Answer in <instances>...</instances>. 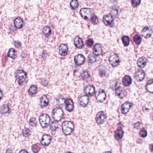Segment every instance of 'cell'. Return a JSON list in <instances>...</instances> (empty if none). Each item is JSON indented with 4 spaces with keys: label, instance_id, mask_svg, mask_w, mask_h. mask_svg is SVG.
I'll return each instance as SVG.
<instances>
[{
    "label": "cell",
    "instance_id": "cell-1",
    "mask_svg": "<svg viewBox=\"0 0 153 153\" xmlns=\"http://www.w3.org/2000/svg\"><path fill=\"white\" fill-rule=\"evenodd\" d=\"M62 128L64 134L68 135L72 133L74 128V125L71 121H64L62 124Z\"/></svg>",
    "mask_w": 153,
    "mask_h": 153
},
{
    "label": "cell",
    "instance_id": "cell-2",
    "mask_svg": "<svg viewBox=\"0 0 153 153\" xmlns=\"http://www.w3.org/2000/svg\"><path fill=\"white\" fill-rule=\"evenodd\" d=\"M15 77L17 79L18 84L20 85H22L26 79L27 74L22 70H18L15 73Z\"/></svg>",
    "mask_w": 153,
    "mask_h": 153
},
{
    "label": "cell",
    "instance_id": "cell-3",
    "mask_svg": "<svg viewBox=\"0 0 153 153\" xmlns=\"http://www.w3.org/2000/svg\"><path fill=\"white\" fill-rule=\"evenodd\" d=\"M93 11L90 8H82L80 10V14L83 19L85 20H89L93 15Z\"/></svg>",
    "mask_w": 153,
    "mask_h": 153
},
{
    "label": "cell",
    "instance_id": "cell-4",
    "mask_svg": "<svg viewBox=\"0 0 153 153\" xmlns=\"http://www.w3.org/2000/svg\"><path fill=\"white\" fill-rule=\"evenodd\" d=\"M39 121L40 125L43 128H46L48 126V124L49 123L50 118L49 116L47 114H44L40 116Z\"/></svg>",
    "mask_w": 153,
    "mask_h": 153
},
{
    "label": "cell",
    "instance_id": "cell-5",
    "mask_svg": "<svg viewBox=\"0 0 153 153\" xmlns=\"http://www.w3.org/2000/svg\"><path fill=\"white\" fill-rule=\"evenodd\" d=\"M63 113V111L61 109H55L52 112V116L55 120L59 121L62 118Z\"/></svg>",
    "mask_w": 153,
    "mask_h": 153
},
{
    "label": "cell",
    "instance_id": "cell-6",
    "mask_svg": "<svg viewBox=\"0 0 153 153\" xmlns=\"http://www.w3.org/2000/svg\"><path fill=\"white\" fill-rule=\"evenodd\" d=\"M109 61L110 63L111 64V66L114 67H116L118 66L120 62L119 57L118 55L116 54L111 55V56L109 57Z\"/></svg>",
    "mask_w": 153,
    "mask_h": 153
},
{
    "label": "cell",
    "instance_id": "cell-7",
    "mask_svg": "<svg viewBox=\"0 0 153 153\" xmlns=\"http://www.w3.org/2000/svg\"><path fill=\"white\" fill-rule=\"evenodd\" d=\"M95 96L97 100L99 102H102L106 98V94L105 92L103 89H99L97 92Z\"/></svg>",
    "mask_w": 153,
    "mask_h": 153
},
{
    "label": "cell",
    "instance_id": "cell-8",
    "mask_svg": "<svg viewBox=\"0 0 153 153\" xmlns=\"http://www.w3.org/2000/svg\"><path fill=\"white\" fill-rule=\"evenodd\" d=\"M106 119V115L103 111H100L97 114L96 117V121L99 124L104 123Z\"/></svg>",
    "mask_w": 153,
    "mask_h": 153
},
{
    "label": "cell",
    "instance_id": "cell-9",
    "mask_svg": "<svg viewBox=\"0 0 153 153\" xmlns=\"http://www.w3.org/2000/svg\"><path fill=\"white\" fill-rule=\"evenodd\" d=\"M152 33H153L152 30L151 29L150 27H144V28L141 31L142 36L146 39L150 38L152 35Z\"/></svg>",
    "mask_w": 153,
    "mask_h": 153
},
{
    "label": "cell",
    "instance_id": "cell-10",
    "mask_svg": "<svg viewBox=\"0 0 153 153\" xmlns=\"http://www.w3.org/2000/svg\"><path fill=\"white\" fill-rule=\"evenodd\" d=\"M145 72L142 70H138L136 71L134 74V77L138 81H141L143 80L145 78Z\"/></svg>",
    "mask_w": 153,
    "mask_h": 153
},
{
    "label": "cell",
    "instance_id": "cell-11",
    "mask_svg": "<svg viewBox=\"0 0 153 153\" xmlns=\"http://www.w3.org/2000/svg\"><path fill=\"white\" fill-rule=\"evenodd\" d=\"M132 106V104L129 101H126L122 105L121 111L122 113L126 114L128 112Z\"/></svg>",
    "mask_w": 153,
    "mask_h": 153
},
{
    "label": "cell",
    "instance_id": "cell-12",
    "mask_svg": "<svg viewBox=\"0 0 153 153\" xmlns=\"http://www.w3.org/2000/svg\"><path fill=\"white\" fill-rule=\"evenodd\" d=\"M74 62L77 66H80L85 62V58L82 54H78L74 57Z\"/></svg>",
    "mask_w": 153,
    "mask_h": 153
},
{
    "label": "cell",
    "instance_id": "cell-13",
    "mask_svg": "<svg viewBox=\"0 0 153 153\" xmlns=\"http://www.w3.org/2000/svg\"><path fill=\"white\" fill-rule=\"evenodd\" d=\"M116 94L120 98H123L127 95V92L125 89L121 87H119L116 90Z\"/></svg>",
    "mask_w": 153,
    "mask_h": 153
},
{
    "label": "cell",
    "instance_id": "cell-14",
    "mask_svg": "<svg viewBox=\"0 0 153 153\" xmlns=\"http://www.w3.org/2000/svg\"><path fill=\"white\" fill-rule=\"evenodd\" d=\"M95 92V89L93 86L88 85L84 89V93L87 96H93Z\"/></svg>",
    "mask_w": 153,
    "mask_h": 153
},
{
    "label": "cell",
    "instance_id": "cell-15",
    "mask_svg": "<svg viewBox=\"0 0 153 153\" xmlns=\"http://www.w3.org/2000/svg\"><path fill=\"white\" fill-rule=\"evenodd\" d=\"M74 44L76 47L78 49H82L84 46L83 40L78 36H76L74 38Z\"/></svg>",
    "mask_w": 153,
    "mask_h": 153
},
{
    "label": "cell",
    "instance_id": "cell-16",
    "mask_svg": "<svg viewBox=\"0 0 153 153\" xmlns=\"http://www.w3.org/2000/svg\"><path fill=\"white\" fill-rule=\"evenodd\" d=\"M51 141V137L48 135H45L43 136L41 143L43 146H47L50 144Z\"/></svg>",
    "mask_w": 153,
    "mask_h": 153
},
{
    "label": "cell",
    "instance_id": "cell-17",
    "mask_svg": "<svg viewBox=\"0 0 153 153\" xmlns=\"http://www.w3.org/2000/svg\"><path fill=\"white\" fill-rule=\"evenodd\" d=\"M113 21V18L111 15H107L104 16L103 18V22L106 26H109L111 24Z\"/></svg>",
    "mask_w": 153,
    "mask_h": 153
},
{
    "label": "cell",
    "instance_id": "cell-18",
    "mask_svg": "<svg viewBox=\"0 0 153 153\" xmlns=\"http://www.w3.org/2000/svg\"><path fill=\"white\" fill-rule=\"evenodd\" d=\"M60 54L61 56H65L68 52V48L66 44H62L60 45L59 48Z\"/></svg>",
    "mask_w": 153,
    "mask_h": 153
},
{
    "label": "cell",
    "instance_id": "cell-19",
    "mask_svg": "<svg viewBox=\"0 0 153 153\" xmlns=\"http://www.w3.org/2000/svg\"><path fill=\"white\" fill-rule=\"evenodd\" d=\"M65 109L67 111L71 112L73 111L74 109V103L72 100L70 99H68L65 100Z\"/></svg>",
    "mask_w": 153,
    "mask_h": 153
},
{
    "label": "cell",
    "instance_id": "cell-20",
    "mask_svg": "<svg viewBox=\"0 0 153 153\" xmlns=\"http://www.w3.org/2000/svg\"><path fill=\"white\" fill-rule=\"evenodd\" d=\"M48 100L47 98V96L45 95H44L41 97L40 98V105L42 108L45 107L48 104Z\"/></svg>",
    "mask_w": 153,
    "mask_h": 153
},
{
    "label": "cell",
    "instance_id": "cell-21",
    "mask_svg": "<svg viewBox=\"0 0 153 153\" xmlns=\"http://www.w3.org/2000/svg\"><path fill=\"white\" fill-rule=\"evenodd\" d=\"M102 46L101 44H97L94 45L93 49V52L94 54L96 56H99L102 53Z\"/></svg>",
    "mask_w": 153,
    "mask_h": 153
},
{
    "label": "cell",
    "instance_id": "cell-22",
    "mask_svg": "<svg viewBox=\"0 0 153 153\" xmlns=\"http://www.w3.org/2000/svg\"><path fill=\"white\" fill-rule=\"evenodd\" d=\"M14 24L15 27L17 29H21L23 25V21L20 17L16 18L14 21Z\"/></svg>",
    "mask_w": 153,
    "mask_h": 153
},
{
    "label": "cell",
    "instance_id": "cell-23",
    "mask_svg": "<svg viewBox=\"0 0 153 153\" xmlns=\"http://www.w3.org/2000/svg\"><path fill=\"white\" fill-rule=\"evenodd\" d=\"M132 82V79L129 76H125L122 79V83L124 86H128L131 85Z\"/></svg>",
    "mask_w": 153,
    "mask_h": 153
},
{
    "label": "cell",
    "instance_id": "cell-24",
    "mask_svg": "<svg viewBox=\"0 0 153 153\" xmlns=\"http://www.w3.org/2000/svg\"><path fill=\"white\" fill-rule=\"evenodd\" d=\"M79 103L83 107L87 106L89 102V98L87 96H83L79 99Z\"/></svg>",
    "mask_w": 153,
    "mask_h": 153
},
{
    "label": "cell",
    "instance_id": "cell-25",
    "mask_svg": "<svg viewBox=\"0 0 153 153\" xmlns=\"http://www.w3.org/2000/svg\"><path fill=\"white\" fill-rule=\"evenodd\" d=\"M0 112L3 115H6L7 114H10V107L8 106V105L5 104V105H4L3 106H2L0 108Z\"/></svg>",
    "mask_w": 153,
    "mask_h": 153
},
{
    "label": "cell",
    "instance_id": "cell-26",
    "mask_svg": "<svg viewBox=\"0 0 153 153\" xmlns=\"http://www.w3.org/2000/svg\"><path fill=\"white\" fill-rule=\"evenodd\" d=\"M147 60L145 57H141L138 59V65L141 68H144L146 65Z\"/></svg>",
    "mask_w": 153,
    "mask_h": 153
},
{
    "label": "cell",
    "instance_id": "cell-27",
    "mask_svg": "<svg viewBox=\"0 0 153 153\" xmlns=\"http://www.w3.org/2000/svg\"><path fill=\"white\" fill-rule=\"evenodd\" d=\"M146 89L147 91L153 93V79L149 80L146 85Z\"/></svg>",
    "mask_w": 153,
    "mask_h": 153
},
{
    "label": "cell",
    "instance_id": "cell-28",
    "mask_svg": "<svg viewBox=\"0 0 153 153\" xmlns=\"http://www.w3.org/2000/svg\"><path fill=\"white\" fill-rule=\"evenodd\" d=\"M17 56V52L16 51V50L13 48L10 49L8 53V56L12 58L13 59H15Z\"/></svg>",
    "mask_w": 153,
    "mask_h": 153
},
{
    "label": "cell",
    "instance_id": "cell-29",
    "mask_svg": "<svg viewBox=\"0 0 153 153\" xmlns=\"http://www.w3.org/2000/svg\"><path fill=\"white\" fill-rule=\"evenodd\" d=\"M123 132L121 129H117L115 133V136L117 140H121L123 137Z\"/></svg>",
    "mask_w": 153,
    "mask_h": 153
},
{
    "label": "cell",
    "instance_id": "cell-30",
    "mask_svg": "<svg viewBox=\"0 0 153 153\" xmlns=\"http://www.w3.org/2000/svg\"><path fill=\"white\" fill-rule=\"evenodd\" d=\"M58 121H52L50 125V129L52 131L55 132L58 128Z\"/></svg>",
    "mask_w": 153,
    "mask_h": 153
},
{
    "label": "cell",
    "instance_id": "cell-31",
    "mask_svg": "<svg viewBox=\"0 0 153 153\" xmlns=\"http://www.w3.org/2000/svg\"><path fill=\"white\" fill-rule=\"evenodd\" d=\"M37 91V87L35 85H32L30 87V89L28 90V93L31 95H34L36 94Z\"/></svg>",
    "mask_w": 153,
    "mask_h": 153
},
{
    "label": "cell",
    "instance_id": "cell-32",
    "mask_svg": "<svg viewBox=\"0 0 153 153\" xmlns=\"http://www.w3.org/2000/svg\"><path fill=\"white\" fill-rule=\"evenodd\" d=\"M78 2L77 0H72L70 3V6L72 10H75L78 6Z\"/></svg>",
    "mask_w": 153,
    "mask_h": 153
},
{
    "label": "cell",
    "instance_id": "cell-33",
    "mask_svg": "<svg viewBox=\"0 0 153 153\" xmlns=\"http://www.w3.org/2000/svg\"><path fill=\"white\" fill-rule=\"evenodd\" d=\"M43 32L44 33V34L45 35V36L46 37H48L51 34V29L49 27H45L43 28Z\"/></svg>",
    "mask_w": 153,
    "mask_h": 153
},
{
    "label": "cell",
    "instance_id": "cell-34",
    "mask_svg": "<svg viewBox=\"0 0 153 153\" xmlns=\"http://www.w3.org/2000/svg\"><path fill=\"white\" fill-rule=\"evenodd\" d=\"M122 42L123 43V44L125 45V46H128L129 44V42H130V39L127 36H123L122 38Z\"/></svg>",
    "mask_w": 153,
    "mask_h": 153
},
{
    "label": "cell",
    "instance_id": "cell-35",
    "mask_svg": "<svg viewBox=\"0 0 153 153\" xmlns=\"http://www.w3.org/2000/svg\"><path fill=\"white\" fill-rule=\"evenodd\" d=\"M133 40L137 44H140L141 42V37L139 35H137L133 37Z\"/></svg>",
    "mask_w": 153,
    "mask_h": 153
},
{
    "label": "cell",
    "instance_id": "cell-36",
    "mask_svg": "<svg viewBox=\"0 0 153 153\" xmlns=\"http://www.w3.org/2000/svg\"><path fill=\"white\" fill-rule=\"evenodd\" d=\"M32 150L34 153H37L40 151V146L39 144H36L33 145L32 146Z\"/></svg>",
    "mask_w": 153,
    "mask_h": 153
},
{
    "label": "cell",
    "instance_id": "cell-37",
    "mask_svg": "<svg viewBox=\"0 0 153 153\" xmlns=\"http://www.w3.org/2000/svg\"><path fill=\"white\" fill-rule=\"evenodd\" d=\"M22 134L25 137H28L30 136L31 134V131L28 128H25L22 132Z\"/></svg>",
    "mask_w": 153,
    "mask_h": 153
},
{
    "label": "cell",
    "instance_id": "cell-38",
    "mask_svg": "<svg viewBox=\"0 0 153 153\" xmlns=\"http://www.w3.org/2000/svg\"><path fill=\"white\" fill-rule=\"evenodd\" d=\"M88 61L90 63H93L96 61V57L93 54H90L88 57Z\"/></svg>",
    "mask_w": 153,
    "mask_h": 153
},
{
    "label": "cell",
    "instance_id": "cell-39",
    "mask_svg": "<svg viewBox=\"0 0 153 153\" xmlns=\"http://www.w3.org/2000/svg\"><path fill=\"white\" fill-rule=\"evenodd\" d=\"M91 21L92 23L94 24H96L99 22V20H98V17L95 15H94L92 16Z\"/></svg>",
    "mask_w": 153,
    "mask_h": 153
},
{
    "label": "cell",
    "instance_id": "cell-40",
    "mask_svg": "<svg viewBox=\"0 0 153 153\" xmlns=\"http://www.w3.org/2000/svg\"><path fill=\"white\" fill-rule=\"evenodd\" d=\"M29 124L30 126L32 127H35L37 125V122L36 120V119L35 118H31L30 119L29 121Z\"/></svg>",
    "mask_w": 153,
    "mask_h": 153
},
{
    "label": "cell",
    "instance_id": "cell-41",
    "mask_svg": "<svg viewBox=\"0 0 153 153\" xmlns=\"http://www.w3.org/2000/svg\"><path fill=\"white\" fill-rule=\"evenodd\" d=\"M131 3L134 7H138L141 3V0H131Z\"/></svg>",
    "mask_w": 153,
    "mask_h": 153
},
{
    "label": "cell",
    "instance_id": "cell-42",
    "mask_svg": "<svg viewBox=\"0 0 153 153\" xmlns=\"http://www.w3.org/2000/svg\"><path fill=\"white\" fill-rule=\"evenodd\" d=\"M81 77L83 79H86L87 78H88V77H89V73L87 71L83 72L82 73Z\"/></svg>",
    "mask_w": 153,
    "mask_h": 153
},
{
    "label": "cell",
    "instance_id": "cell-43",
    "mask_svg": "<svg viewBox=\"0 0 153 153\" xmlns=\"http://www.w3.org/2000/svg\"><path fill=\"white\" fill-rule=\"evenodd\" d=\"M86 44L87 46L89 47H91L94 44V41L92 39H89L86 41Z\"/></svg>",
    "mask_w": 153,
    "mask_h": 153
},
{
    "label": "cell",
    "instance_id": "cell-44",
    "mask_svg": "<svg viewBox=\"0 0 153 153\" xmlns=\"http://www.w3.org/2000/svg\"><path fill=\"white\" fill-rule=\"evenodd\" d=\"M139 135L142 137H145L147 136V132L145 130L142 129L140 132Z\"/></svg>",
    "mask_w": 153,
    "mask_h": 153
},
{
    "label": "cell",
    "instance_id": "cell-45",
    "mask_svg": "<svg viewBox=\"0 0 153 153\" xmlns=\"http://www.w3.org/2000/svg\"><path fill=\"white\" fill-rule=\"evenodd\" d=\"M65 100L64 99L61 98L57 100V103L60 106H63L65 104Z\"/></svg>",
    "mask_w": 153,
    "mask_h": 153
},
{
    "label": "cell",
    "instance_id": "cell-46",
    "mask_svg": "<svg viewBox=\"0 0 153 153\" xmlns=\"http://www.w3.org/2000/svg\"><path fill=\"white\" fill-rule=\"evenodd\" d=\"M14 44L15 45V47H16L17 48H19L21 46V43L18 41L14 42Z\"/></svg>",
    "mask_w": 153,
    "mask_h": 153
},
{
    "label": "cell",
    "instance_id": "cell-47",
    "mask_svg": "<svg viewBox=\"0 0 153 153\" xmlns=\"http://www.w3.org/2000/svg\"><path fill=\"white\" fill-rule=\"evenodd\" d=\"M141 123L140 122H138L137 123L135 124L134 125V127L136 128H138L141 125Z\"/></svg>",
    "mask_w": 153,
    "mask_h": 153
},
{
    "label": "cell",
    "instance_id": "cell-48",
    "mask_svg": "<svg viewBox=\"0 0 153 153\" xmlns=\"http://www.w3.org/2000/svg\"><path fill=\"white\" fill-rule=\"evenodd\" d=\"M150 149L151 151L153 152V144H151L150 145Z\"/></svg>",
    "mask_w": 153,
    "mask_h": 153
},
{
    "label": "cell",
    "instance_id": "cell-49",
    "mask_svg": "<svg viewBox=\"0 0 153 153\" xmlns=\"http://www.w3.org/2000/svg\"><path fill=\"white\" fill-rule=\"evenodd\" d=\"M3 97V94L2 92L1 91V90L0 89V100Z\"/></svg>",
    "mask_w": 153,
    "mask_h": 153
},
{
    "label": "cell",
    "instance_id": "cell-50",
    "mask_svg": "<svg viewBox=\"0 0 153 153\" xmlns=\"http://www.w3.org/2000/svg\"><path fill=\"white\" fill-rule=\"evenodd\" d=\"M22 152H27V151L23 150V151H20V153H22Z\"/></svg>",
    "mask_w": 153,
    "mask_h": 153
}]
</instances>
